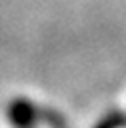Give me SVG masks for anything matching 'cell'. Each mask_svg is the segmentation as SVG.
<instances>
[{
  "mask_svg": "<svg viewBox=\"0 0 126 128\" xmlns=\"http://www.w3.org/2000/svg\"><path fill=\"white\" fill-rule=\"evenodd\" d=\"M8 120L14 128H34L38 110L36 106L26 98H16L8 104Z\"/></svg>",
  "mask_w": 126,
  "mask_h": 128,
  "instance_id": "6da1fadb",
  "label": "cell"
},
{
  "mask_svg": "<svg viewBox=\"0 0 126 128\" xmlns=\"http://www.w3.org/2000/svg\"><path fill=\"white\" fill-rule=\"evenodd\" d=\"M124 126H126V116L122 112H110L94 128H124Z\"/></svg>",
  "mask_w": 126,
  "mask_h": 128,
  "instance_id": "7a4b0ae2",
  "label": "cell"
}]
</instances>
